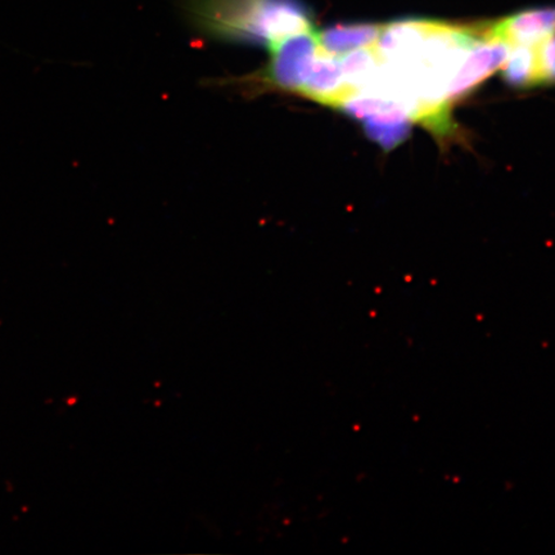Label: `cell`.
Wrapping results in <instances>:
<instances>
[{
    "label": "cell",
    "mask_w": 555,
    "mask_h": 555,
    "mask_svg": "<svg viewBox=\"0 0 555 555\" xmlns=\"http://www.w3.org/2000/svg\"><path fill=\"white\" fill-rule=\"evenodd\" d=\"M266 0H189L201 30L214 38L255 44L256 26Z\"/></svg>",
    "instance_id": "cell-1"
},
{
    "label": "cell",
    "mask_w": 555,
    "mask_h": 555,
    "mask_svg": "<svg viewBox=\"0 0 555 555\" xmlns=\"http://www.w3.org/2000/svg\"><path fill=\"white\" fill-rule=\"evenodd\" d=\"M269 52L263 81L282 92L300 94L319 52L317 30L295 35Z\"/></svg>",
    "instance_id": "cell-2"
},
{
    "label": "cell",
    "mask_w": 555,
    "mask_h": 555,
    "mask_svg": "<svg viewBox=\"0 0 555 555\" xmlns=\"http://www.w3.org/2000/svg\"><path fill=\"white\" fill-rule=\"evenodd\" d=\"M314 29L309 7L301 0H266L256 26L255 44L270 50L283 40Z\"/></svg>",
    "instance_id": "cell-3"
},
{
    "label": "cell",
    "mask_w": 555,
    "mask_h": 555,
    "mask_svg": "<svg viewBox=\"0 0 555 555\" xmlns=\"http://www.w3.org/2000/svg\"><path fill=\"white\" fill-rule=\"evenodd\" d=\"M511 46L505 41L483 38L470 48L460 68L456 69L448 89V100L462 99L480 86L496 69L502 68L508 57Z\"/></svg>",
    "instance_id": "cell-4"
},
{
    "label": "cell",
    "mask_w": 555,
    "mask_h": 555,
    "mask_svg": "<svg viewBox=\"0 0 555 555\" xmlns=\"http://www.w3.org/2000/svg\"><path fill=\"white\" fill-rule=\"evenodd\" d=\"M555 34V7L527 10L485 25V38L502 40L506 44L537 46Z\"/></svg>",
    "instance_id": "cell-5"
},
{
    "label": "cell",
    "mask_w": 555,
    "mask_h": 555,
    "mask_svg": "<svg viewBox=\"0 0 555 555\" xmlns=\"http://www.w3.org/2000/svg\"><path fill=\"white\" fill-rule=\"evenodd\" d=\"M351 93V89L346 85L339 57L319 50L300 94L311 101L337 107L338 103Z\"/></svg>",
    "instance_id": "cell-6"
},
{
    "label": "cell",
    "mask_w": 555,
    "mask_h": 555,
    "mask_svg": "<svg viewBox=\"0 0 555 555\" xmlns=\"http://www.w3.org/2000/svg\"><path fill=\"white\" fill-rule=\"evenodd\" d=\"M385 25L337 24L317 31L319 50L341 57L347 53L374 47Z\"/></svg>",
    "instance_id": "cell-7"
},
{
    "label": "cell",
    "mask_w": 555,
    "mask_h": 555,
    "mask_svg": "<svg viewBox=\"0 0 555 555\" xmlns=\"http://www.w3.org/2000/svg\"><path fill=\"white\" fill-rule=\"evenodd\" d=\"M344 78L351 92H367L378 75L380 61L376 48H362L339 59Z\"/></svg>",
    "instance_id": "cell-8"
},
{
    "label": "cell",
    "mask_w": 555,
    "mask_h": 555,
    "mask_svg": "<svg viewBox=\"0 0 555 555\" xmlns=\"http://www.w3.org/2000/svg\"><path fill=\"white\" fill-rule=\"evenodd\" d=\"M411 116L405 109L380 114L363 121L365 133L386 151L398 147L411 134Z\"/></svg>",
    "instance_id": "cell-9"
},
{
    "label": "cell",
    "mask_w": 555,
    "mask_h": 555,
    "mask_svg": "<svg viewBox=\"0 0 555 555\" xmlns=\"http://www.w3.org/2000/svg\"><path fill=\"white\" fill-rule=\"evenodd\" d=\"M504 80L517 88L540 85L537 46H511L503 65Z\"/></svg>",
    "instance_id": "cell-10"
},
{
    "label": "cell",
    "mask_w": 555,
    "mask_h": 555,
    "mask_svg": "<svg viewBox=\"0 0 555 555\" xmlns=\"http://www.w3.org/2000/svg\"><path fill=\"white\" fill-rule=\"evenodd\" d=\"M540 85H555V34L537 44Z\"/></svg>",
    "instance_id": "cell-11"
}]
</instances>
